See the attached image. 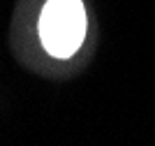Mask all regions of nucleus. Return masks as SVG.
<instances>
[{
  "label": "nucleus",
  "mask_w": 155,
  "mask_h": 146,
  "mask_svg": "<svg viewBox=\"0 0 155 146\" xmlns=\"http://www.w3.org/2000/svg\"><path fill=\"white\" fill-rule=\"evenodd\" d=\"M86 9L81 0H49L39 16V37L56 58H70L86 37Z\"/></svg>",
  "instance_id": "nucleus-1"
}]
</instances>
